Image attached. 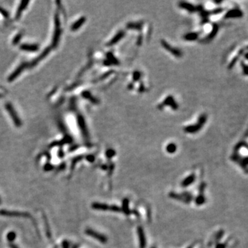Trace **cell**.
Instances as JSON below:
<instances>
[{
	"label": "cell",
	"mask_w": 248,
	"mask_h": 248,
	"mask_svg": "<svg viewBox=\"0 0 248 248\" xmlns=\"http://www.w3.org/2000/svg\"><path fill=\"white\" fill-rule=\"evenodd\" d=\"M5 108H6V110H7L8 114L10 115V116H11L12 119H13L15 125L16 127H17V128L21 127V125H22L21 121L20 119L19 116H18L16 110L13 108V105H12L11 103H6V105H5Z\"/></svg>",
	"instance_id": "cell-2"
},
{
	"label": "cell",
	"mask_w": 248,
	"mask_h": 248,
	"mask_svg": "<svg viewBox=\"0 0 248 248\" xmlns=\"http://www.w3.org/2000/svg\"><path fill=\"white\" fill-rule=\"evenodd\" d=\"M4 97V95H2L1 93H0V98H1V97Z\"/></svg>",
	"instance_id": "cell-34"
},
{
	"label": "cell",
	"mask_w": 248,
	"mask_h": 248,
	"mask_svg": "<svg viewBox=\"0 0 248 248\" xmlns=\"http://www.w3.org/2000/svg\"><path fill=\"white\" fill-rule=\"evenodd\" d=\"M72 141H73V139H72L70 137H69V136H67L66 137H64V138H63L61 141L53 142V143L51 145V147L57 146V145H62L65 143H71Z\"/></svg>",
	"instance_id": "cell-14"
},
{
	"label": "cell",
	"mask_w": 248,
	"mask_h": 248,
	"mask_svg": "<svg viewBox=\"0 0 248 248\" xmlns=\"http://www.w3.org/2000/svg\"><path fill=\"white\" fill-rule=\"evenodd\" d=\"M188 248H191V247H188Z\"/></svg>",
	"instance_id": "cell-38"
},
{
	"label": "cell",
	"mask_w": 248,
	"mask_h": 248,
	"mask_svg": "<svg viewBox=\"0 0 248 248\" xmlns=\"http://www.w3.org/2000/svg\"><path fill=\"white\" fill-rule=\"evenodd\" d=\"M63 248H69V243L67 241H64L63 242Z\"/></svg>",
	"instance_id": "cell-30"
},
{
	"label": "cell",
	"mask_w": 248,
	"mask_h": 248,
	"mask_svg": "<svg viewBox=\"0 0 248 248\" xmlns=\"http://www.w3.org/2000/svg\"><path fill=\"white\" fill-rule=\"evenodd\" d=\"M225 16L227 17V18L239 19V18L243 17V13L242 11H241L239 8H234V9L230 10V11L227 12V13L226 14Z\"/></svg>",
	"instance_id": "cell-9"
},
{
	"label": "cell",
	"mask_w": 248,
	"mask_h": 248,
	"mask_svg": "<svg viewBox=\"0 0 248 248\" xmlns=\"http://www.w3.org/2000/svg\"><path fill=\"white\" fill-rule=\"evenodd\" d=\"M27 67H28V63H26V62L21 63V64H20L19 66H18L14 71H13V73L9 75V77H8V81L9 82L14 81L15 79L17 78V77L19 76L20 74L22 73L23 70L26 68H27Z\"/></svg>",
	"instance_id": "cell-6"
},
{
	"label": "cell",
	"mask_w": 248,
	"mask_h": 248,
	"mask_svg": "<svg viewBox=\"0 0 248 248\" xmlns=\"http://www.w3.org/2000/svg\"><path fill=\"white\" fill-rule=\"evenodd\" d=\"M53 168H54L53 165L49 163H46V165H44V167H43V170L46 171V172H48V171H51V170H53Z\"/></svg>",
	"instance_id": "cell-27"
},
{
	"label": "cell",
	"mask_w": 248,
	"mask_h": 248,
	"mask_svg": "<svg viewBox=\"0 0 248 248\" xmlns=\"http://www.w3.org/2000/svg\"><path fill=\"white\" fill-rule=\"evenodd\" d=\"M85 159H86V160L90 162V163H93V162L95 161V157H94L93 155H90L86 156Z\"/></svg>",
	"instance_id": "cell-29"
},
{
	"label": "cell",
	"mask_w": 248,
	"mask_h": 248,
	"mask_svg": "<svg viewBox=\"0 0 248 248\" xmlns=\"http://www.w3.org/2000/svg\"><path fill=\"white\" fill-rule=\"evenodd\" d=\"M16 239V234L14 232H10L7 234V239L9 243H13Z\"/></svg>",
	"instance_id": "cell-21"
},
{
	"label": "cell",
	"mask_w": 248,
	"mask_h": 248,
	"mask_svg": "<svg viewBox=\"0 0 248 248\" xmlns=\"http://www.w3.org/2000/svg\"><path fill=\"white\" fill-rule=\"evenodd\" d=\"M137 234H138L139 241V247L145 248L146 247V238H145V233H144V229L141 226L137 227Z\"/></svg>",
	"instance_id": "cell-8"
},
{
	"label": "cell",
	"mask_w": 248,
	"mask_h": 248,
	"mask_svg": "<svg viewBox=\"0 0 248 248\" xmlns=\"http://www.w3.org/2000/svg\"><path fill=\"white\" fill-rule=\"evenodd\" d=\"M58 155H59V157H63V150H62L61 149V150H59Z\"/></svg>",
	"instance_id": "cell-33"
},
{
	"label": "cell",
	"mask_w": 248,
	"mask_h": 248,
	"mask_svg": "<svg viewBox=\"0 0 248 248\" xmlns=\"http://www.w3.org/2000/svg\"><path fill=\"white\" fill-rule=\"evenodd\" d=\"M54 248H58V247H57V246H56V247H55Z\"/></svg>",
	"instance_id": "cell-35"
},
{
	"label": "cell",
	"mask_w": 248,
	"mask_h": 248,
	"mask_svg": "<svg viewBox=\"0 0 248 248\" xmlns=\"http://www.w3.org/2000/svg\"><path fill=\"white\" fill-rule=\"evenodd\" d=\"M65 167H66V164H65L64 163H63L62 164H61V165H60V166L59 167V169H58V170L59 171L60 170H63V169H64Z\"/></svg>",
	"instance_id": "cell-32"
},
{
	"label": "cell",
	"mask_w": 248,
	"mask_h": 248,
	"mask_svg": "<svg viewBox=\"0 0 248 248\" xmlns=\"http://www.w3.org/2000/svg\"><path fill=\"white\" fill-rule=\"evenodd\" d=\"M167 151L170 153H173L176 151V146L174 144H170L167 147Z\"/></svg>",
	"instance_id": "cell-26"
},
{
	"label": "cell",
	"mask_w": 248,
	"mask_h": 248,
	"mask_svg": "<svg viewBox=\"0 0 248 248\" xmlns=\"http://www.w3.org/2000/svg\"><path fill=\"white\" fill-rule=\"evenodd\" d=\"M115 151H114V150H109L106 152V156H107V157H108V158L111 159L112 157H113V156L115 155Z\"/></svg>",
	"instance_id": "cell-28"
},
{
	"label": "cell",
	"mask_w": 248,
	"mask_h": 248,
	"mask_svg": "<svg viewBox=\"0 0 248 248\" xmlns=\"http://www.w3.org/2000/svg\"><path fill=\"white\" fill-rule=\"evenodd\" d=\"M78 123H79V125L80 129H81V131H82V133H83V135H84L85 137H87V132H86V128H85V124H84V121H83V119L81 118V117H79Z\"/></svg>",
	"instance_id": "cell-17"
},
{
	"label": "cell",
	"mask_w": 248,
	"mask_h": 248,
	"mask_svg": "<svg viewBox=\"0 0 248 248\" xmlns=\"http://www.w3.org/2000/svg\"><path fill=\"white\" fill-rule=\"evenodd\" d=\"M51 48H50V47H47L46 49L43 51L42 53H41V55H39V56L37 57H36L35 59L34 60H33V61L31 62V63H30V67L31 68H33V67H34L36 66L37 64H38V63L41 61V60L43 59L45 57H46L47 55L49 54L50 53H51Z\"/></svg>",
	"instance_id": "cell-7"
},
{
	"label": "cell",
	"mask_w": 248,
	"mask_h": 248,
	"mask_svg": "<svg viewBox=\"0 0 248 248\" xmlns=\"http://www.w3.org/2000/svg\"><path fill=\"white\" fill-rule=\"evenodd\" d=\"M0 14L4 17V18H6V19H8V18L9 17V13L1 7H0Z\"/></svg>",
	"instance_id": "cell-25"
},
{
	"label": "cell",
	"mask_w": 248,
	"mask_h": 248,
	"mask_svg": "<svg viewBox=\"0 0 248 248\" xmlns=\"http://www.w3.org/2000/svg\"><path fill=\"white\" fill-rule=\"evenodd\" d=\"M28 4H29V1H22L20 3L19 7L17 8V11L16 12L15 15V19L17 20L21 17V14H22L23 11L26 9V7L28 6Z\"/></svg>",
	"instance_id": "cell-11"
},
{
	"label": "cell",
	"mask_w": 248,
	"mask_h": 248,
	"mask_svg": "<svg viewBox=\"0 0 248 248\" xmlns=\"http://www.w3.org/2000/svg\"><path fill=\"white\" fill-rule=\"evenodd\" d=\"M84 21H85V18L84 17L80 18V19H79L78 21H77L76 22L74 23L73 26H71V30H72V31H77V29H79L80 26H81V25L83 24V23H84Z\"/></svg>",
	"instance_id": "cell-16"
},
{
	"label": "cell",
	"mask_w": 248,
	"mask_h": 248,
	"mask_svg": "<svg viewBox=\"0 0 248 248\" xmlns=\"http://www.w3.org/2000/svg\"><path fill=\"white\" fill-rule=\"evenodd\" d=\"M0 215L8 217H22V218H31V215L27 212H15V211H8L5 209L0 210Z\"/></svg>",
	"instance_id": "cell-4"
},
{
	"label": "cell",
	"mask_w": 248,
	"mask_h": 248,
	"mask_svg": "<svg viewBox=\"0 0 248 248\" xmlns=\"http://www.w3.org/2000/svg\"><path fill=\"white\" fill-rule=\"evenodd\" d=\"M110 211L115 212H121V208H120V207L117 205H113L110 206Z\"/></svg>",
	"instance_id": "cell-24"
},
{
	"label": "cell",
	"mask_w": 248,
	"mask_h": 248,
	"mask_svg": "<svg viewBox=\"0 0 248 248\" xmlns=\"http://www.w3.org/2000/svg\"><path fill=\"white\" fill-rule=\"evenodd\" d=\"M83 158V156H79L77 157H75V159H73V160H72V163H71V170H73L74 167H75V165H76L77 163H78L79 161H80Z\"/></svg>",
	"instance_id": "cell-19"
},
{
	"label": "cell",
	"mask_w": 248,
	"mask_h": 248,
	"mask_svg": "<svg viewBox=\"0 0 248 248\" xmlns=\"http://www.w3.org/2000/svg\"><path fill=\"white\" fill-rule=\"evenodd\" d=\"M9 247L11 248H19L17 245L13 243H9Z\"/></svg>",
	"instance_id": "cell-31"
},
{
	"label": "cell",
	"mask_w": 248,
	"mask_h": 248,
	"mask_svg": "<svg viewBox=\"0 0 248 248\" xmlns=\"http://www.w3.org/2000/svg\"><path fill=\"white\" fill-rule=\"evenodd\" d=\"M205 197H204L203 196L199 195V196H198V197H197V199H196L195 202H196V203H197V205H202L203 203H205Z\"/></svg>",
	"instance_id": "cell-22"
},
{
	"label": "cell",
	"mask_w": 248,
	"mask_h": 248,
	"mask_svg": "<svg viewBox=\"0 0 248 248\" xmlns=\"http://www.w3.org/2000/svg\"><path fill=\"white\" fill-rule=\"evenodd\" d=\"M39 48V47L37 44H28V43H23L19 46L21 51L26 52H37Z\"/></svg>",
	"instance_id": "cell-10"
},
{
	"label": "cell",
	"mask_w": 248,
	"mask_h": 248,
	"mask_svg": "<svg viewBox=\"0 0 248 248\" xmlns=\"http://www.w3.org/2000/svg\"><path fill=\"white\" fill-rule=\"evenodd\" d=\"M0 203H1V199H0Z\"/></svg>",
	"instance_id": "cell-37"
},
{
	"label": "cell",
	"mask_w": 248,
	"mask_h": 248,
	"mask_svg": "<svg viewBox=\"0 0 248 248\" xmlns=\"http://www.w3.org/2000/svg\"><path fill=\"white\" fill-rule=\"evenodd\" d=\"M241 68H242V73L245 76H248V64L242 61L241 63Z\"/></svg>",
	"instance_id": "cell-20"
},
{
	"label": "cell",
	"mask_w": 248,
	"mask_h": 248,
	"mask_svg": "<svg viewBox=\"0 0 248 248\" xmlns=\"http://www.w3.org/2000/svg\"><path fill=\"white\" fill-rule=\"evenodd\" d=\"M121 211L125 215L128 216L130 214V209L129 207V200L128 199H124L122 201V207Z\"/></svg>",
	"instance_id": "cell-13"
},
{
	"label": "cell",
	"mask_w": 248,
	"mask_h": 248,
	"mask_svg": "<svg viewBox=\"0 0 248 248\" xmlns=\"http://www.w3.org/2000/svg\"><path fill=\"white\" fill-rule=\"evenodd\" d=\"M61 22H60L59 15L58 13H56V14L55 15V30L53 39H52V46L53 48H56L58 46L60 36H61Z\"/></svg>",
	"instance_id": "cell-1"
},
{
	"label": "cell",
	"mask_w": 248,
	"mask_h": 248,
	"mask_svg": "<svg viewBox=\"0 0 248 248\" xmlns=\"http://www.w3.org/2000/svg\"><path fill=\"white\" fill-rule=\"evenodd\" d=\"M92 207L96 210L100 211H108L110 210V206L105 203H92Z\"/></svg>",
	"instance_id": "cell-12"
},
{
	"label": "cell",
	"mask_w": 248,
	"mask_h": 248,
	"mask_svg": "<svg viewBox=\"0 0 248 248\" xmlns=\"http://www.w3.org/2000/svg\"><path fill=\"white\" fill-rule=\"evenodd\" d=\"M194 181H195V175L192 174V175H190L187 177H186V178L183 181L181 185L183 187H187V186L190 185L191 184L193 183Z\"/></svg>",
	"instance_id": "cell-15"
},
{
	"label": "cell",
	"mask_w": 248,
	"mask_h": 248,
	"mask_svg": "<svg viewBox=\"0 0 248 248\" xmlns=\"http://www.w3.org/2000/svg\"><path fill=\"white\" fill-rule=\"evenodd\" d=\"M85 233L87 235L90 236V237H93L96 240L101 242V243L105 244L108 242V238H107L106 236L103 234H101V233L97 232V231L94 230V229L88 228L85 230Z\"/></svg>",
	"instance_id": "cell-3"
},
{
	"label": "cell",
	"mask_w": 248,
	"mask_h": 248,
	"mask_svg": "<svg viewBox=\"0 0 248 248\" xmlns=\"http://www.w3.org/2000/svg\"><path fill=\"white\" fill-rule=\"evenodd\" d=\"M43 221H44V223H45V226H46V235L47 237L49 239H51V229H50L49 227V225H48V220H47V219L45 217L44 215L43 216Z\"/></svg>",
	"instance_id": "cell-18"
},
{
	"label": "cell",
	"mask_w": 248,
	"mask_h": 248,
	"mask_svg": "<svg viewBox=\"0 0 248 248\" xmlns=\"http://www.w3.org/2000/svg\"><path fill=\"white\" fill-rule=\"evenodd\" d=\"M23 37V34H21V33H19V34L17 35L16 36L14 37V39H13V45H15H15L17 44V43H19V41H20V40H21V37Z\"/></svg>",
	"instance_id": "cell-23"
},
{
	"label": "cell",
	"mask_w": 248,
	"mask_h": 248,
	"mask_svg": "<svg viewBox=\"0 0 248 248\" xmlns=\"http://www.w3.org/2000/svg\"><path fill=\"white\" fill-rule=\"evenodd\" d=\"M169 197L176 200L185 203H190L192 200V196L189 192H183V194H179L175 192H170Z\"/></svg>",
	"instance_id": "cell-5"
},
{
	"label": "cell",
	"mask_w": 248,
	"mask_h": 248,
	"mask_svg": "<svg viewBox=\"0 0 248 248\" xmlns=\"http://www.w3.org/2000/svg\"><path fill=\"white\" fill-rule=\"evenodd\" d=\"M151 248H156V247H152Z\"/></svg>",
	"instance_id": "cell-36"
}]
</instances>
